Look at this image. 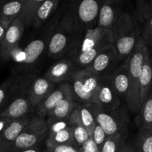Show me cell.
Listing matches in <instances>:
<instances>
[{
	"instance_id": "obj_1",
	"label": "cell",
	"mask_w": 152,
	"mask_h": 152,
	"mask_svg": "<svg viewBox=\"0 0 152 152\" xmlns=\"http://www.w3.org/2000/svg\"><path fill=\"white\" fill-rule=\"evenodd\" d=\"M113 45L119 61H125L142 39V31L136 16L122 11L111 28Z\"/></svg>"
},
{
	"instance_id": "obj_2",
	"label": "cell",
	"mask_w": 152,
	"mask_h": 152,
	"mask_svg": "<svg viewBox=\"0 0 152 152\" xmlns=\"http://www.w3.org/2000/svg\"><path fill=\"white\" fill-rule=\"evenodd\" d=\"M102 0H81L64 17L60 25L65 29L80 34L98 25Z\"/></svg>"
},
{
	"instance_id": "obj_3",
	"label": "cell",
	"mask_w": 152,
	"mask_h": 152,
	"mask_svg": "<svg viewBox=\"0 0 152 152\" xmlns=\"http://www.w3.org/2000/svg\"><path fill=\"white\" fill-rule=\"evenodd\" d=\"M148 51V45L142 38L136 48L124 61L128 67L130 77V91L126 103L129 111L132 113H138L140 108V81L142 66Z\"/></svg>"
},
{
	"instance_id": "obj_4",
	"label": "cell",
	"mask_w": 152,
	"mask_h": 152,
	"mask_svg": "<svg viewBox=\"0 0 152 152\" xmlns=\"http://www.w3.org/2000/svg\"><path fill=\"white\" fill-rule=\"evenodd\" d=\"M101 78L87 67L74 71L67 81L71 84L77 100L85 104H96Z\"/></svg>"
},
{
	"instance_id": "obj_5",
	"label": "cell",
	"mask_w": 152,
	"mask_h": 152,
	"mask_svg": "<svg viewBox=\"0 0 152 152\" xmlns=\"http://www.w3.org/2000/svg\"><path fill=\"white\" fill-rule=\"evenodd\" d=\"M48 130L49 126L45 117L39 114L31 117L9 152H20L28 148L37 147L47 137Z\"/></svg>"
},
{
	"instance_id": "obj_6",
	"label": "cell",
	"mask_w": 152,
	"mask_h": 152,
	"mask_svg": "<svg viewBox=\"0 0 152 152\" xmlns=\"http://www.w3.org/2000/svg\"><path fill=\"white\" fill-rule=\"evenodd\" d=\"M32 75H21L19 86L8 103L0 111V116L12 120L29 116L34 108L29 96V87Z\"/></svg>"
},
{
	"instance_id": "obj_7",
	"label": "cell",
	"mask_w": 152,
	"mask_h": 152,
	"mask_svg": "<svg viewBox=\"0 0 152 152\" xmlns=\"http://www.w3.org/2000/svg\"><path fill=\"white\" fill-rule=\"evenodd\" d=\"M96 121L103 129L108 136L126 133L129 123L127 105H120L114 110H104L98 105L92 104Z\"/></svg>"
},
{
	"instance_id": "obj_8",
	"label": "cell",
	"mask_w": 152,
	"mask_h": 152,
	"mask_svg": "<svg viewBox=\"0 0 152 152\" xmlns=\"http://www.w3.org/2000/svg\"><path fill=\"white\" fill-rule=\"evenodd\" d=\"M76 37L72 48L69 51L71 55L87 51L99 45H113L112 32L111 29L97 25L85 31L83 36L78 34Z\"/></svg>"
},
{
	"instance_id": "obj_9",
	"label": "cell",
	"mask_w": 152,
	"mask_h": 152,
	"mask_svg": "<svg viewBox=\"0 0 152 152\" xmlns=\"http://www.w3.org/2000/svg\"><path fill=\"white\" fill-rule=\"evenodd\" d=\"M72 34H77L65 29L62 26L53 33L48 41V54L52 59H59L67 53H69L75 38Z\"/></svg>"
},
{
	"instance_id": "obj_10",
	"label": "cell",
	"mask_w": 152,
	"mask_h": 152,
	"mask_svg": "<svg viewBox=\"0 0 152 152\" xmlns=\"http://www.w3.org/2000/svg\"><path fill=\"white\" fill-rule=\"evenodd\" d=\"M25 28V24L19 17L11 22L0 44V59L1 60H9L12 50L19 47Z\"/></svg>"
},
{
	"instance_id": "obj_11",
	"label": "cell",
	"mask_w": 152,
	"mask_h": 152,
	"mask_svg": "<svg viewBox=\"0 0 152 152\" xmlns=\"http://www.w3.org/2000/svg\"><path fill=\"white\" fill-rule=\"evenodd\" d=\"M121 98L113 87L108 77L101 78L96 96V103L104 110H114L122 105Z\"/></svg>"
},
{
	"instance_id": "obj_12",
	"label": "cell",
	"mask_w": 152,
	"mask_h": 152,
	"mask_svg": "<svg viewBox=\"0 0 152 152\" xmlns=\"http://www.w3.org/2000/svg\"><path fill=\"white\" fill-rule=\"evenodd\" d=\"M68 96H74L72 87L68 81L61 83L37 107V114L47 117L59 102Z\"/></svg>"
},
{
	"instance_id": "obj_13",
	"label": "cell",
	"mask_w": 152,
	"mask_h": 152,
	"mask_svg": "<svg viewBox=\"0 0 152 152\" xmlns=\"http://www.w3.org/2000/svg\"><path fill=\"white\" fill-rule=\"evenodd\" d=\"M118 61V56L115 48L114 45H111L100 52L88 68L99 77H104L112 72Z\"/></svg>"
},
{
	"instance_id": "obj_14",
	"label": "cell",
	"mask_w": 152,
	"mask_h": 152,
	"mask_svg": "<svg viewBox=\"0 0 152 152\" xmlns=\"http://www.w3.org/2000/svg\"><path fill=\"white\" fill-rule=\"evenodd\" d=\"M31 116L12 120L11 123L0 132V152H9L20 132L31 119Z\"/></svg>"
},
{
	"instance_id": "obj_15",
	"label": "cell",
	"mask_w": 152,
	"mask_h": 152,
	"mask_svg": "<svg viewBox=\"0 0 152 152\" xmlns=\"http://www.w3.org/2000/svg\"><path fill=\"white\" fill-rule=\"evenodd\" d=\"M55 85L56 83L45 76L33 77L29 87V96L34 108H37L40 102L55 88Z\"/></svg>"
},
{
	"instance_id": "obj_16",
	"label": "cell",
	"mask_w": 152,
	"mask_h": 152,
	"mask_svg": "<svg viewBox=\"0 0 152 152\" xmlns=\"http://www.w3.org/2000/svg\"><path fill=\"white\" fill-rule=\"evenodd\" d=\"M123 0H102L98 25L111 29L122 13Z\"/></svg>"
},
{
	"instance_id": "obj_17",
	"label": "cell",
	"mask_w": 152,
	"mask_h": 152,
	"mask_svg": "<svg viewBox=\"0 0 152 152\" xmlns=\"http://www.w3.org/2000/svg\"><path fill=\"white\" fill-rule=\"evenodd\" d=\"M106 77H108L121 99L126 102L130 91V77L126 63L124 62L123 65L114 68L112 72Z\"/></svg>"
},
{
	"instance_id": "obj_18",
	"label": "cell",
	"mask_w": 152,
	"mask_h": 152,
	"mask_svg": "<svg viewBox=\"0 0 152 152\" xmlns=\"http://www.w3.org/2000/svg\"><path fill=\"white\" fill-rule=\"evenodd\" d=\"M48 41V40L46 41L44 39H36L28 43L23 50L25 59L20 64L21 71L29 69L37 63L47 47Z\"/></svg>"
},
{
	"instance_id": "obj_19",
	"label": "cell",
	"mask_w": 152,
	"mask_h": 152,
	"mask_svg": "<svg viewBox=\"0 0 152 152\" xmlns=\"http://www.w3.org/2000/svg\"><path fill=\"white\" fill-rule=\"evenodd\" d=\"M74 66L75 65L71 58L61 59L50 66L45 74V77L56 84L63 83L65 80L67 81L74 73Z\"/></svg>"
},
{
	"instance_id": "obj_20",
	"label": "cell",
	"mask_w": 152,
	"mask_h": 152,
	"mask_svg": "<svg viewBox=\"0 0 152 152\" xmlns=\"http://www.w3.org/2000/svg\"><path fill=\"white\" fill-rule=\"evenodd\" d=\"M75 100L74 96H68L62 99L47 116L48 123L50 124L55 121L67 120L69 118L74 110L78 105L76 103Z\"/></svg>"
},
{
	"instance_id": "obj_21",
	"label": "cell",
	"mask_w": 152,
	"mask_h": 152,
	"mask_svg": "<svg viewBox=\"0 0 152 152\" xmlns=\"http://www.w3.org/2000/svg\"><path fill=\"white\" fill-rule=\"evenodd\" d=\"M152 90V58L149 51L145 56L140 81V103L143 102Z\"/></svg>"
},
{
	"instance_id": "obj_22",
	"label": "cell",
	"mask_w": 152,
	"mask_h": 152,
	"mask_svg": "<svg viewBox=\"0 0 152 152\" xmlns=\"http://www.w3.org/2000/svg\"><path fill=\"white\" fill-rule=\"evenodd\" d=\"M136 124L139 127V130L152 132V90L141 104Z\"/></svg>"
},
{
	"instance_id": "obj_23",
	"label": "cell",
	"mask_w": 152,
	"mask_h": 152,
	"mask_svg": "<svg viewBox=\"0 0 152 152\" xmlns=\"http://www.w3.org/2000/svg\"><path fill=\"white\" fill-rule=\"evenodd\" d=\"M60 0H45L36 10L33 19L32 25L39 28L54 13Z\"/></svg>"
},
{
	"instance_id": "obj_24",
	"label": "cell",
	"mask_w": 152,
	"mask_h": 152,
	"mask_svg": "<svg viewBox=\"0 0 152 152\" xmlns=\"http://www.w3.org/2000/svg\"><path fill=\"white\" fill-rule=\"evenodd\" d=\"M21 75H13L0 85V111L7 105L9 101L14 95L18 86Z\"/></svg>"
},
{
	"instance_id": "obj_25",
	"label": "cell",
	"mask_w": 152,
	"mask_h": 152,
	"mask_svg": "<svg viewBox=\"0 0 152 152\" xmlns=\"http://www.w3.org/2000/svg\"><path fill=\"white\" fill-rule=\"evenodd\" d=\"M46 146L57 145H74V131L73 126H70L58 132L48 134L46 137Z\"/></svg>"
},
{
	"instance_id": "obj_26",
	"label": "cell",
	"mask_w": 152,
	"mask_h": 152,
	"mask_svg": "<svg viewBox=\"0 0 152 152\" xmlns=\"http://www.w3.org/2000/svg\"><path fill=\"white\" fill-rule=\"evenodd\" d=\"M74 112L80 123L87 129L90 135H91L96 124L92 104L83 103V105H77V108L74 109Z\"/></svg>"
},
{
	"instance_id": "obj_27",
	"label": "cell",
	"mask_w": 152,
	"mask_h": 152,
	"mask_svg": "<svg viewBox=\"0 0 152 152\" xmlns=\"http://www.w3.org/2000/svg\"><path fill=\"white\" fill-rule=\"evenodd\" d=\"M23 8V0H0V17L13 22L19 17Z\"/></svg>"
},
{
	"instance_id": "obj_28",
	"label": "cell",
	"mask_w": 152,
	"mask_h": 152,
	"mask_svg": "<svg viewBox=\"0 0 152 152\" xmlns=\"http://www.w3.org/2000/svg\"><path fill=\"white\" fill-rule=\"evenodd\" d=\"M136 17L142 28L152 30V0H137Z\"/></svg>"
},
{
	"instance_id": "obj_29",
	"label": "cell",
	"mask_w": 152,
	"mask_h": 152,
	"mask_svg": "<svg viewBox=\"0 0 152 152\" xmlns=\"http://www.w3.org/2000/svg\"><path fill=\"white\" fill-rule=\"evenodd\" d=\"M69 120L72 124L73 131H74V145L79 148L91 137V135L87 129L78 120L74 112V110L70 116Z\"/></svg>"
},
{
	"instance_id": "obj_30",
	"label": "cell",
	"mask_w": 152,
	"mask_h": 152,
	"mask_svg": "<svg viewBox=\"0 0 152 152\" xmlns=\"http://www.w3.org/2000/svg\"><path fill=\"white\" fill-rule=\"evenodd\" d=\"M126 145V133H120L108 136L100 149L102 152H123Z\"/></svg>"
},
{
	"instance_id": "obj_31",
	"label": "cell",
	"mask_w": 152,
	"mask_h": 152,
	"mask_svg": "<svg viewBox=\"0 0 152 152\" xmlns=\"http://www.w3.org/2000/svg\"><path fill=\"white\" fill-rule=\"evenodd\" d=\"M45 0H23V8L19 16V19L24 22L25 27L32 25L34 13L37 7Z\"/></svg>"
},
{
	"instance_id": "obj_32",
	"label": "cell",
	"mask_w": 152,
	"mask_h": 152,
	"mask_svg": "<svg viewBox=\"0 0 152 152\" xmlns=\"http://www.w3.org/2000/svg\"><path fill=\"white\" fill-rule=\"evenodd\" d=\"M133 148L135 152H152V132L139 130Z\"/></svg>"
},
{
	"instance_id": "obj_33",
	"label": "cell",
	"mask_w": 152,
	"mask_h": 152,
	"mask_svg": "<svg viewBox=\"0 0 152 152\" xmlns=\"http://www.w3.org/2000/svg\"><path fill=\"white\" fill-rule=\"evenodd\" d=\"M108 137V136L105 133V131L103 130V129L96 123V126H95L94 129L92 132L91 135V137L94 141L95 143L101 148Z\"/></svg>"
},
{
	"instance_id": "obj_34",
	"label": "cell",
	"mask_w": 152,
	"mask_h": 152,
	"mask_svg": "<svg viewBox=\"0 0 152 152\" xmlns=\"http://www.w3.org/2000/svg\"><path fill=\"white\" fill-rule=\"evenodd\" d=\"M45 152H80L79 148L74 145H57L48 146Z\"/></svg>"
},
{
	"instance_id": "obj_35",
	"label": "cell",
	"mask_w": 152,
	"mask_h": 152,
	"mask_svg": "<svg viewBox=\"0 0 152 152\" xmlns=\"http://www.w3.org/2000/svg\"><path fill=\"white\" fill-rule=\"evenodd\" d=\"M80 152H102L100 148L94 142L91 137L89 138L83 145L79 147Z\"/></svg>"
},
{
	"instance_id": "obj_36",
	"label": "cell",
	"mask_w": 152,
	"mask_h": 152,
	"mask_svg": "<svg viewBox=\"0 0 152 152\" xmlns=\"http://www.w3.org/2000/svg\"><path fill=\"white\" fill-rule=\"evenodd\" d=\"M11 22H12L7 20V19L0 17V44H1V41H2L3 38L6 34V31H7V28H9Z\"/></svg>"
},
{
	"instance_id": "obj_37",
	"label": "cell",
	"mask_w": 152,
	"mask_h": 152,
	"mask_svg": "<svg viewBox=\"0 0 152 152\" xmlns=\"http://www.w3.org/2000/svg\"><path fill=\"white\" fill-rule=\"evenodd\" d=\"M142 38L147 45L152 48V30L148 28H142Z\"/></svg>"
},
{
	"instance_id": "obj_38",
	"label": "cell",
	"mask_w": 152,
	"mask_h": 152,
	"mask_svg": "<svg viewBox=\"0 0 152 152\" xmlns=\"http://www.w3.org/2000/svg\"><path fill=\"white\" fill-rule=\"evenodd\" d=\"M11 119L0 116V132H2L7 126H8L11 123Z\"/></svg>"
},
{
	"instance_id": "obj_39",
	"label": "cell",
	"mask_w": 152,
	"mask_h": 152,
	"mask_svg": "<svg viewBox=\"0 0 152 152\" xmlns=\"http://www.w3.org/2000/svg\"><path fill=\"white\" fill-rule=\"evenodd\" d=\"M123 152H135V151H134V149L133 146L126 144V146H125V148H124V149H123Z\"/></svg>"
},
{
	"instance_id": "obj_40",
	"label": "cell",
	"mask_w": 152,
	"mask_h": 152,
	"mask_svg": "<svg viewBox=\"0 0 152 152\" xmlns=\"http://www.w3.org/2000/svg\"><path fill=\"white\" fill-rule=\"evenodd\" d=\"M20 152H39V149L37 148V147H34V148H28V149L23 150V151Z\"/></svg>"
}]
</instances>
